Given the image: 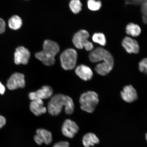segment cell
<instances>
[{
	"label": "cell",
	"mask_w": 147,
	"mask_h": 147,
	"mask_svg": "<svg viewBox=\"0 0 147 147\" xmlns=\"http://www.w3.org/2000/svg\"><path fill=\"white\" fill-rule=\"evenodd\" d=\"M141 6L143 22L147 24V0H144Z\"/></svg>",
	"instance_id": "7402d4cb"
},
{
	"label": "cell",
	"mask_w": 147,
	"mask_h": 147,
	"mask_svg": "<svg viewBox=\"0 0 147 147\" xmlns=\"http://www.w3.org/2000/svg\"><path fill=\"white\" fill-rule=\"evenodd\" d=\"M6 119L4 117L0 115V129L3 127L6 124Z\"/></svg>",
	"instance_id": "4316f807"
},
{
	"label": "cell",
	"mask_w": 147,
	"mask_h": 147,
	"mask_svg": "<svg viewBox=\"0 0 147 147\" xmlns=\"http://www.w3.org/2000/svg\"><path fill=\"white\" fill-rule=\"evenodd\" d=\"M90 34L87 31L82 29L77 32L73 36L72 42L76 48L82 49L85 48L88 51H91L94 49V45L88 40Z\"/></svg>",
	"instance_id": "5b68a950"
},
{
	"label": "cell",
	"mask_w": 147,
	"mask_h": 147,
	"mask_svg": "<svg viewBox=\"0 0 147 147\" xmlns=\"http://www.w3.org/2000/svg\"><path fill=\"white\" fill-rule=\"evenodd\" d=\"M123 100L127 102H131L136 100L138 95L136 91L131 85L125 86L121 93Z\"/></svg>",
	"instance_id": "4fadbf2b"
},
{
	"label": "cell",
	"mask_w": 147,
	"mask_h": 147,
	"mask_svg": "<svg viewBox=\"0 0 147 147\" xmlns=\"http://www.w3.org/2000/svg\"><path fill=\"white\" fill-rule=\"evenodd\" d=\"M36 133L34 138L37 144L41 145L44 143L49 145L52 142V134L49 130L44 128H39L36 130Z\"/></svg>",
	"instance_id": "9c48e42d"
},
{
	"label": "cell",
	"mask_w": 147,
	"mask_h": 147,
	"mask_svg": "<svg viewBox=\"0 0 147 147\" xmlns=\"http://www.w3.org/2000/svg\"><path fill=\"white\" fill-rule=\"evenodd\" d=\"M43 100H32L30 104V109L36 116H39L46 113L47 108L44 106Z\"/></svg>",
	"instance_id": "9a60e30c"
},
{
	"label": "cell",
	"mask_w": 147,
	"mask_h": 147,
	"mask_svg": "<svg viewBox=\"0 0 147 147\" xmlns=\"http://www.w3.org/2000/svg\"><path fill=\"white\" fill-rule=\"evenodd\" d=\"M78 125L74 121L67 119L64 121L61 127V131L64 136L73 138L79 131Z\"/></svg>",
	"instance_id": "52a82bcc"
},
{
	"label": "cell",
	"mask_w": 147,
	"mask_h": 147,
	"mask_svg": "<svg viewBox=\"0 0 147 147\" xmlns=\"http://www.w3.org/2000/svg\"><path fill=\"white\" fill-rule=\"evenodd\" d=\"M144 0H125L126 5H141Z\"/></svg>",
	"instance_id": "cb8c5ba5"
},
{
	"label": "cell",
	"mask_w": 147,
	"mask_h": 147,
	"mask_svg": "<svg viewBox=\"0 0 147 147\" xmlns=\"http://www.w3.org/2000/svg\"><path fill=\"white\" fill-rule=\"evenodd\" d=\"M25 76L22 74L14 73L9 79L7 83V87L10 90H14L19 88L25 87Z\"/></svg>",
	"instance_id": "ba28073f"
},
{
	"label": "cell",
	"mask_w": 147,
	"mask_h": 147,
	"mask_svg": "<svg viewBox=\"0 0 147 147\" xmlns=\"http://www.w3.org/2000/svg\"><path fill=\"white\" fill-rule=\"evenodd\" d=\"M139 69L141 72L147 74V58H144L139 63Z\"/></svg>",
	"instance_id": "603a6c76"
},
{
	"label": "cell",
	"mask_w": 147,
	"mask_h": 147,
	"mask_svg": "<svg viewBox=\"0 0 147 147\" xmlns=\"http://www.w3.org/2000/svg\"><path fill=\"white\" fill-rule=\"evenodd\" d=\"M30 57V53L28 49L22 46L18 47L14 53L15 63L17 65L21 64L26 65L28 63Z\"/></svg>",
	"instance_id": "30bf717a"
},
{
	"label": "cell",
	"mask_w": 147,
	"mask_h": 147,
	"mask_svg": "<svg viewBox=\"0 0 147 147\" xmlns=\"http://www.w3.org/2000/svg\"><path fill=\"white\" fill-rule=\"evenodd\" d=\"M75 72L81 79L86 81L91 80L93 76V71L90 68L83 64L78 66Z\"/></svg>",
	"instance_id": "5bb4252c"
},
{
	"label": "cell",
	"mask_w": 147,
	"mask_h": 147,
	"mask_svg": "<svg viewBox=\"0 0 147 147\" xmlns=\"http://www.w3.org/2000/svg\"><path fill=\"white\" fill-rule=\"evenodd\" d=\"M53 94L52 88L49 86H45L37 91L29 93V97L31 100H42L49 98L52 96Z\"/></svg>",
	"instance_id": "8fae6325"
},
{
	"label": "cell",
	"mask_w": 147,
	"mask_h": 147,
	"mask_svg": "<svg viewBox=\"0 0 147 147\" xmlns=\"http://www.w3.org/2000/svg\"><path fill=\"white\" fill-rule=\"evenodd\" d=\"M8 24L10 29L13 30H17L22 26L23 24L22 20L19 16L14 15L9 18Z\"/></svg>",
	"instance_id": "ac0fdd59"
},
{
	"label": "cell",
	"mask_w": 147,
	"mask_h": 147,
	"mask_svg": "<svg viewBox=\"0 0 147 147\" xmlns=\"http://www.w3.org/2000/svg\"><path fill=\"white\" fill-rule=\"evenodd\" d=\"M99 102L98 95L95 92L89 91L83 93L80 99V108L88 113H93Z\"/></svg>",
	"instance_id": "277c9868"
},
{
	"label": "cell",
	"mask_w": 147,
	"mask_h": 147,
	"mask_svg": "<svg viewBox=\"0 0 147 147\" xmlns=\"http://www.w3.org/2000/svg\"><path fill=\"white\" fill-rule=\"evenodd\" d=\"M145 139H146V141H147V133L145 135Z\"/></svg>",
	"instance_id": "f1b7e54d"
},
{
	"label": "cell",
	"mask_w": 147,
	"mask_h": 147,
	"mask_svg": "<svg viewBox=\"0 0 147 147\" xmlns=\"http://www.w3.org/2000/svg\"><path fill=\"white\" fill-rule=\"evenodd\" d=\"M69 143L67 141H61L55 143L53 147H69Z\"/></svg>",
	"instance_id": "d4e9b609"
},
{
	"label": "cell",
	"mask_w": 147,
	"mask_h": 147,
	"mask_svg": "<svg viewBox=\"0 0 147 147\" xmlns=\"http://www.w3.org/2000/svg\"><path fill=\"white\" fill-rule=\"evenodd\" d=\"M5 92V88L3 84L0 82V94L1 95L4 94Z\"/></svg>",
	"instance_id": "83f0119b"
},
{
	"label": "cell",
	"mask_w": 147,
	"mask_h": 147,
	"mask_svg": "<svg viewBox=\"0 0 147 147\" xmlns=\"http://www.w3.org/2000/svg\"><path fill=\"white\" fill-rule=\"evenodd\" d=\"M92 40L94 42L98 44L102 47L105 46L107 44V40L105 35L102 32L94 33L92 36Z\"/></svg>",
	"instance_id": "d6986e66"
},
{
	"label": "cell",
	"mask_w": 147,
	"mask_h": 147,
	"mask_svg": "<svg viewBox=\"0 0 147 147\" xmlns=\"http://www.w3.org/2000/svg\"><path fill=\"white\" fill-rule=\"evenodd\" d=\"M60 51V47L56 42L49 40H45L43 49L36 53L35 56L46 66H51L55 63V57Z\"/></svg>",
	"instance_id": "3957f363"
},
{
	"label": "cell",
	"mask_w": 147,
	"mask_h": 147,
	"mask_svg": "<svg viewBox=\"0 0 147 147\" xmlns=\"http://www.w3.org/2000/svg\"><path fill=\"white\" fill-rule=\"evenodd\" d=\"M5 23L4 20L0 18V34H2L5 32Z\"/></svg>",
	"instance_id": "484cf974"
},
{
	"label": "cell",
	"mask_w": 147,
	"mask_h": 147,
	"mask_svg": "<svg viewBox=\"0 0 147 147\" xmlns=\"http://www.w3.org/2000/svg\"><path fill=\"white\" fill-rule=\"evenodd\" d=\"M122 45L129 54H137L139 52L140 46L138 42L130 36H126L123 39Z\"/></svg>",
	"instance_id": "7c38bea8"
},
{
	"label": "cell",
	"mask_w": 147,
	"mask_h": 147,
	"mask_svg": "<svg viewBox=\"0 0 147 147\" xmlns=\"http://www.w3.org/2000/svg\"><path fill=\"white\" fill-rule=\"evenodd\" d=\"M125 31L128 35L134 37L139 36L142 32L140 26L133 23H130L126 25Z\"/></svg>",
	"instance_id": "e0dca14e"
},
{
	"label": "cell",
	"mask_w": 147,
	"mask_h": 147,
	"mask_svg": "<svg viewBox=\"0 0 147 147\" xmlns=\"http://www.w3.org/2000/svg\"><path fill=\"white\" fill-rule=\"evenodd\" d=\"M60 58L62 68L65 70H70L76 67L78 53L73 49H67L61 53Z\"/></svg>",
	"instance_id": "8992f818"
},
{
	"label": "cell",
	"mask_w": 147,
	"mask_h": 147,
	"mask_svg": "<svg viewBox=\"0 0 147 147\" xmlns=\"http://www.w3.org/2000/svg\"><path fill=\"white\" fill-rule=\"evenodd\" d=\"M64 107L67 115L73 113L74 105L72 99L68 96L59 94L51 98L48 105L47 110L50 115L56 116L59 114Z\"/></svg>",
	"instance_id": "7a4b0ae2"
},
{
	"label": "cell",
	"mask_w": 147,
	"mask_h": 147,
	"mask_svg": "<svg viewBox=\"0 0 147 147\" xmlns=\"http://www.w3.org/2000/svg\"><path fill=\"white\" fill-rule=\"evenodd\" d=\"M82 4L80 0H71L69 3L70 9L73 13L77 14L82 10Z\"/></svg>",
	"instance_id": "ffe728a7"
},
{
	"label": "cell",
	"mask_w": 147,
	"mask_h": 147,
	"mask_svg": "<svg viewBox=\"0 0 147 147\" xmlns=\"http://www.w3.org/2000/svg\"><path fill=\"white\" fill-rule=\"evenodd\" d=\"M100 142V140L98 137L92 133H86L82 138V144L84 147L93 146Z\"/></svg>",
	"instance_id": "2e32d148"
},
{
	"label": "cell",
	"mask_w": 147,
	"mask_h": 147,
	"mask_svg": "<svg viewBox=\"0 0 147 147\" xmlns=\"http://www.w3.org/2000/svg\"><path fill=\"white\" fill-rule=\"evenodd\" d=\"M89 58L93 63L102 61L97 64L95 68V71L99 74L105 76L113 69L114 63L113 57L109 51L102 47L93 49L89 54Z\"/></svg>",
	"instance_id": "6da1fadb"
},
{
	"label": "cell",
	"mask_w": 147,
	"mask_h": 147,
	"mask_svg": "<svg viewBox=\"0 0 147 147\" xmlns=\"http://www.w3.org/2000/svg\"><path fill=\"white\" fill-rule=\"evenodd\" d=\"M87 5L90 10L96 11L100 10L102 4L100 0H88Z\"/></svg>",
	"instance_id": "44dd1931"
}]
</instances>
